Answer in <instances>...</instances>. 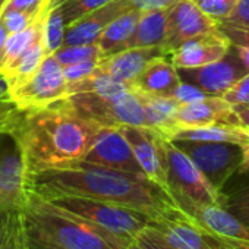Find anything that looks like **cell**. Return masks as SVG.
I'll return each instance as SVG.
<instances>
[{
	"label": "cell",
	"mask_w": 249,
	"mask_h": 249,
	"mask_svg": "<svg viewBox=\"0 0 249 249\" xmlns=\"http://www.w3.org/2000/svg\"><path fill=\"white\" fill-rule=\"evenodd\" d=\"M28 189L43 198L75 195L100 199L141 211L150 215L151 220L178 210L170 194L145 176L82 161L28 176Z\"/></svg>",
	"instance_id": "obj_1"
},
{
	"label": "cell",
	"mask_w": 249,
	"mask_h": 249,
	"mask_svg": "<svg viewBox=\"0 0 249 249\" xmlns=\"http://www.w3.org/2000/svg\"><path fill=\"white\" fill-rule=\"evenodd\" d=\"M100 128L78 114L66 97L46 107L22 110L12 137L22 151L27 176H31L82 161Z\"/></svg>",
	"instance_id": "obj_2"
},
{
	"label": "cell",
	"mask_w": 249,
	"mask_h": 249,
	"mask_svg": "<svg viewBox=\"0 0 249 249\" xmlns=\"http://www.w3.org/2000/svg\"><path fill=\"white\" fill-rule=\"evenodd\" d=\"M22 213L27 234L46 240L57 248L128 249V245L117 236L53 205L50 201L30 189Z\"/></svg>",
	"instance_id": "obj_3"
},
{
	"label": "cell",
	"mask_w": 249,
	"mask_h": 249,
	"mask_svg": "<svg viewBox=\"0 0 249 249\" xmlns=\"http://www.w3.org/2000/svg\"><path fill=\"white\" fill-rule=\"evenodd\" d=\"M46 199L53 205L117 236L128 246L132 245L140 233L151 223V217L141 211L100 199L75 195H56Z\"/></svg>",
	"instance_id": "obj_4"
},
{
	"label": "cell",
	"mask_w": 249,
	"mask_h": 249,
	"mask_svg": "<svg viewBox=\"0 0 249 249\" xmlns=\"http://www.w3.org/2000/svg\"><path fill=\"white\" fill-rule=\"evenodd\" d=\"M161 148L166 164L167 192L178 208L189 215L196 207L218 205L220 192L210 185L194 161L164 137L161 138Z\"/></svg>",
	"instance_id": "obj_5"
},
{
	"label": "cell",
	"mask_w": 249,
	"mask_h": 249,
	"mask_svg": "<svg viewBox=\"0 0 249 249\" xmlns=\"http://www.w3.org/2000/svg\"><path fill=\"white\" fill-rule=\"evenodd\" d=\"M68 100L78 114L101 126H147L145 110L131 87L113 97L73 94Z\"/></svg>",
	"instance_id": "obj_6"
},
{
	"label": "cell",
	"mask_w": 249,
	"mask_h": 249,
	"mask_svg": "<svg viewBox=\"0 0 249 249\" xmlns=\"http://www.w3.org/2000/svg\"><path fill=\"white\" fill-rule=\"evenodd\" d=\"M182 150L205 176L210 185L221 192L230 178L237 173L243 159V148L230 142L208 141H172Z\"/></svg>",
	"instance_id": "obj_7"
},
{
	"label": "cell",
	"mask_w": 249,
	"mask_h": 249,
	"mask_svg": "<svg viewBox=\"0 0 249 249\" xmlns=\"http://www.w3.org/2000/svg\"><path fill=\"white\" fill-rule=\"evenodd\" d=\"M12 101L21 110L46 107L68 97V82L63 66L52 54H47L38 71L22 85L9 91Z\"/></svg>",
	"instance_id": "obj_8"
},
{
	"label": "cell",
	"mask_w": 249,
	"mask_h": 249,
	"mask_svg": "<svg viewBox=\"0 0 249 249\" xmlns=\"http://www.w3.org/2000/svg\"><path fill=\"white\" fill-rule=\"evenodd\" d=\"M176 71L182 82L194 85L208 95H223L236 81L249 73L233 44L221 59L213 63L196 68H176Z\"/></svg>",
	"instance_id": "obj_9"
},
{
	"label": "cell",
	"mask_w": 249,
	"mask_h": 249,
	"mask_svg": "<svg viewBox=\"0 0 249 249\" xmlns=\"http://www.w3.org/2000/svg\"><path fill=\"white\" fill-rule=\"evenodd\" d=\"M148 226L178 249H231L179 208L151 220Z\"/></svg>",
	"instance_id": "obj_10"
},
{
	"label": "cell",
	"mask_w": 249,
	"mask_h": 249,
	"mask_svg": "<svg viewBox=\"0 0 249 249\" xmlns=\"http://www.w3.org/2000/svg\"><path fill=\"white\" fill-rule=\"evenodd\" d=\"M28 196V176L18 141L0 135V205L22 210Z\"/></svg>",
	"instance_id": "obj_11"
},
{
	"label": "cell",
	"mask_w": 249,
	"mask_h": 249,
	"mask_svg": "<svg viewBox=\"0 0 249 249\" xmlns=\"http://www.w3.org/2000/svg\"><path fill=\"white\" fill-rule=\"evenodd\" d=\"M82 163L137 176H145L119 126H101Z\"/></svg>",
	"instance_id": "obj_12"
},
{
	"label": "cell",
	"mask_w": 249,
	"mask_h": 249,
	"mask_svg": "<svg viewBox=\"0 0 249 249\" xmlns=\"http://www.w3.org/2000/svg\"><path fill=\"white\" fill-rule=\"evenodd\" d=\"M217 31V19L204 14L192 0H178L167 11V38L164 49L170 54V52L186 40Z\"/></svg>",
	"instance_id": "obj_13"
},
{
	"label": "cell",
	"mask_w": 249,
	"mask_h": 249,
	"mask_svg": "<svg viewBox=\"0 0 249 249\" xmlns=\"http://www.w3.org/2000/svg\"><path fill=\"white\" fill-rule=\"evenodd\" d=\"M119 129L123 134L124 140L131 145L134 156L138 164L141 166L145 178L167 191L166 164L161 148L163 135L147 126L122 124V126H119Z\"/></svg>",
	"instance_id": "obj_14"
},
{
	"label": "cell",
	"mask_w": 249,
	"mask_h": 249,
	"mask_svg": "<svg viewBox=\"0 0 249 249\" xmlns=\"http://www.w3.org/2000/svg\"><path fill=\"white\" fill-rule=\"evenodd\" d=\"M208 124L242 126L233 107L221 95H207L201 100L180 104L175 114V129L196 128Z\"/></svg>",
	"instance_id": "obj_15"
},
{
	"label": "cell",
	"mask_w": 249,
	"mask_h": 249,
	"mask_svg": "<svg viewBox=\"0 0 249 249\" xmlns=\"http://www.w3.org/2000/svg\"><path fill=\"white\" fill-rule=\"evenodd\" d=\"M199 226L215 234L231 249H249V226L220 205L196 207L189 214Z\"/></svg>",
	"instance_id": "obj_16"
},
{
	"label": "cell",
	"mask_w": 249,
	"mask_h": 249,
	"mask_svg": "<svg viewBox=\"0 0 249 249\" xmlns=\"http://www.w3.org/2000/svg\"><path fill=\"white\" fill-rule=\"evenodd\" d=\"M230 41L220 33L204 34L186 40L169 54L175 68H196L221 59L230 49Z\"/></svg>",
	"instance_id": "obj_17"
},
{
	"label": "cell",
	"mask_w": 249,
	"mask_h": 249,
	"mask_svg": "<svg viewBox=\"0 0 249 249\" xmlns=\"http://www.w3.org/2000/svg\"><path fill=\"white\" fill-rule=\"evenodd\" d=\"M131 6L126 0H111L107 5L87 14L65 31L62 46L75 44H92L97 43L103 30L119 15L129 11Z\"/></svg>",
	"instance_id": "obj_18"
},
{
	"label": "cell",
	"mask_w": 249,
	"mask_h": 249,
	"mask_svg": "<svg viewBox=\"0 0 249 249\" xmlns=\"http://www.w3.org/2000/svg\"><path fill=\"white\" fill-rule=\"evenodd\" d=\"M159 56L169 57V53L164 47L124 49L111 56L103 57L97 69L123 84L131 85L135 81V78L141 73V71L145 68V65Z\"/></svg>",
	"instance_id": "obj_19"
},
{
	"label": "cell",
	"mask_w": 249,
	"mask_h": 249,
	"mask_svg": "<svg viewBox=\"0 0 249 249\" xmlns=\"http://www.w3.org/2000/svg\"><path fill=\"white\" fill-rule=\"evenodd\" d=\"M180 84L176 68L166 56L150 60L135 81L129 85L132 89L151 95H170Z\"/></svg>",
	"instance_id": "obj_20"
},
{
	"label": "cell",
	"mask_w": 249,
	"mask_h": 249,
	"mask_svg": "<svg viewBox=\"0 0 249 249\" xmlns=\"http://www.w3.org/2000/svg\"><path fill=\"white\" fill-rule=\"evenodd\" d=\"M170 141H208V142H230L242 147L249 145V137L243 126L234 124H208L196 128H178L170 137Z\"/></svg>",
	"instance_id": "obj_21"
},
{
	"label": "cell",
	"mask_w": 249,
	"mask_h": 249,
	"mask_svg": "<svg viewBox=\"0 0 249 249\" xmlns=\"http://www.w3.org/2000/svg\"><path fill=\"white\" fill-rule=\"evenodd\" d=\"M135 92L145 110L147 128L157 131L169 140L170 134L175 131V114L180 104L170 95H151L140 91Z\"/></svg>",
	"instance_id": "obj_22"
},
{
	"label": "cell",
	"mask_w": 249,
	"mask_h": 249,
	"mask_svg": "<svg viewBox=\"0 0 249 249\" xmlns=\"http://www.w3.org/2000/svg\"><path fill=\"white\" fill-rule=\"evenodd\" d=\"M167 11L169 9L141 12L126 49L164 47L167 38Z\"/></svg>",
	"instance_id": "obj_23"
},
{
	"label": "cell",
	"mask_w": 249,
	"mask_h": 249,
	"mask_svg": "<svg viewBox=\"0 0 249 249\" xmlns=\"http://www.w3.org/2000/svg\"><path fill=\"white\" fill-rule=\"evenodd\" d=\"M141 12L135 9H129L123 12L117 18H114L100 34L98 47L101 50L103 57L111 56L117 52L126 49L140 18Z\"/></svg>",
	"instance_id": "obj_24"
},
{
	"label": "cell",
	"mask_w": 249,
	"mask_h": 249,
	"mask_svg": "<svg viewBox=\"0 0 249 249\" xmlns=\"http://www.w3.org/2000/svg\"><path fill=\"white\" fill-rule=\"evenodd\" d=\"M46 56H47V52L44 47L43 30H41L37 40L25 50V53L6 72L2 73L8 82L9 91L27 82L38 71Z\"/></svg>",
	"instance_id": "obj_25"
},
{
	"label": "cell",
	"mask_w": 249,
	"mask_h": 249,
	"mask_svg": "<svg viewBox=\"0 0 249 249\" xmlns=\"http://www.w3.org/2000/svg\"><path fill=\"white\" fill-rule=\"evenodd\" d=\"M44 18H46V14L40 17L37 21H34L25 30L8 36L3 50H2V56H0V73L6 72L25 53V50L37 40V37L40 36L43 30Z\"/></svg>",
	"instance_id": "obj_26"
},
{
	"label": "cell",
	"mask_w": 249,
	"mask_h": 249,
	"mask_svg": "<svg viewBox=\"0 0 249 249\" xmlns=\"http://www.w3.org/2000/svg\"><path fill=\"white\" fill-rule=\"evenodd\" d=\"M0 249H27L22 210L0 205Z\"/></svg>",
	"instance_id": "obj_27"
},
{
	"label": "cell",
	"mask_w": 249,
	"mask_h": 249,
	"mask_svg": "<svg viewBox=\"0 0 249 249\" xmlns=\"http://www.w3.org/2000/svg\"><path fill=\"white\" fill-rule=\"evenodd\" d=\"M128 88V84H123L97 69L92 75L82 78L73 84H68V97L73 94H94L100 97H113Z\"/></svg>",
	"instance_id": "obj_28"
},
{
	"label": "cell",
	"mask_w": 249,
	"mask_h": 249,
	"mask_svg": "<svg viewBox=\"0 0 249 249\" xmlns=\"http://www.w3.org/2000/svg\"><path fill=\"white\" fill-rule=\"evenodd\" d=\"M218 205L249 226V182L236 185L229 191H221Z\"/></svg>",
	"instance_id": "obj_29"
},
{
	"label": "cell",
	"mask_w": 249,
	"mask_h": 249,
	"mask_svg": "<svg viewBox=\"0 0 249 249\" xmlns=\"http://www.w3.org/2000/svg\"><path fill=\"white\" fill-rule=\"evenodd\" d=\"M22 110L17 107L9 94V87L5 76L0 73V135L8 134L14 135L19 120Z\"/></svg>",
	"instance_id": "obj_30"
},
{
	"label": "cell",
	"mask_w": 249,
	"mask_h": 249,
	"mask_svg": "<svg viewBox=\"0 0 249 249\" xmlns=\"http://www.w3.org/2000/svg\"><path fill=\"white\" fill-rule=\"evenodd\" d=\"M66 25L63 22L62 14L59 8L50 9L46 14L44 24H43V40L47 54L54 53L57 49L62 47L65 38Z\"/></svg>",
	"instance_id": "obj_31"
},
{
	"label": "cell",
	"mask_w": 249,
	"mask_h": 249,
	"mask_svg": "<svg viewBox=\"0 0 249 249\" xmlns=\"http://www.w3.org/2000/svg\"><path fill=\"white\" fill-rule=\"evenodd\" d=\"M53 56L56 60L62 65H71L82 60H91V59H103L101 50L98 47V43L92 44H75V46H62L57 49Z\"/></svg>",
	"instance_id": "obj_32"
},
{
	"label": "cell",
	"mask_w": 249,
	"mask_h": 249,
	"mask_svg": "<svg viewBox=\"0 0 249 249\" xmlns=\"http://www.w3.org/2000/svg\"><path fill=\"white\" fill-rule=\"evenodd\" d=\"M108 2H111V0H71V2L59 6V9H60L63 22L68 28L78 19L85 17L87 14L107 5Z\"/></svg>",
	"instance_id": "obj_33"
},
{
	"label": "cell",
	"mask_w": 249,
	"mask_h": 249,
	"mask_svg": "<svg viewBox=\"0 0 249 249\" xmlns=\"http://www.w3.org/2000/svg\"><path fill=\"white\" fill-rule=\"evenodd\" d=\"M43 15L44 14L33 15V14H27L22 11H0V22H2L8 34H14V33L25 30Z\"/></svg>",
	"instance_id": "obj_34"
},
{
	"label": "cell",
	"mask_w": 249,
	"mask_h": 249,
	"mask_svg": "<svg viewBox=\"0 0 249 249\" xmlns=\"http://www.w3.org/2000/svg\"><path fill=\"white\" fill-rule=\"evenodd\" d=\"M192 2L204 14L220 21V19H224L233 11L237 0H192Z\"/></svg>",
	"instance_id": "obj_35"
},
{
	"label": "cell",
	"mask_w": 249,
	"mask_h": 249,
	"mask_svg": "<svg viewBox=\"0 0 249 249\" xmlns=\"http://www.w3.org/2000/svg\"><path fill=\"white\" fill-rule=\"evenodd\" d=\"M101 59H91V60H82V62H76V63H71L63 66V75L68 84H73L82 78H87L89 75H92L100 63Z\"/></svg>",
	"instance_id": "obj_36"
},
{
	"label": "cell",
	"mask_w": 249,
	"mask_h": 249,
	"mask_svg": "<svg viewBox=\"0 0 249 249\" xmlns=\"http://www.w3.org/2000/svg\"><path fill=\"white\" fill-rule=\"evenodd\" d=\"M218 31L233 46H249V25H239L226 21H217Z\"/></svg>",
	"instance_id": "obj_37"
},
{
	"label": "cell",
	"mask_w": 249,
	"mask_h": 249,
	"mask_svg": "<svg viewBox=\"0 0 249 249\" xmlns=\"http://www.w3.org/2000/svg\"><path fill=\"white\" fill-rule=\"evenodd\" d=\"M221 97L230 106L249 104V73H246L239 81H236Z\"/></svg>",
	"instance_id": "obj_38"
},
{
	"label": "cell",
	"mask_w": 249,
	"mask_h": 249,
	"mask_svg": "<svg viewBox=\"0 0 249 249\" xmlns=\"http://www.w3.org/2000/svg\"><path fill=\"white\" fill-rule=\"evenodd\" d=\"M0 11H22L33 15L47 12V0H6Z\"/></svg>",
	"instance_id": "obj_39"
},
{
	"label": "cell",
	"mask_w": 249,
	"mask_h": 249,
	"mask_svg": "<svg viewBox=\"0 0 249 249\" xmlns=\"http://www.w3.org/2000/svg\"><path fill=\"white\" fill-rule=\"evenodd\" d=\"M135 243H138L142 249H178L169 245L151 226H147L140 236L137 237Z\"/></svg>",
	"instance_id": "obj_40"
},
{
	"label": "cell",
	"mask_w": 249,
	"mask_h": 249,
	"mask_svg": "<svg viewBox=\"0 0 249 249\" xmlns=\"http://www.w3.org/2000/svg\"><path fill=\"white\" fill-rule=\"evenodd\" d=\"M208 94H205L204 91H201L199 88L194 87V85H189V84H185L180 81V84L176 87V89L173 91L172 97L179 103V104H186V103H192V101H196V100H201L204 97H207Z\"/></svg>",
	"instance_id": "obj_41"
},
{
	"label": "cell",
	"mask_w": 249,
	"mask_h": 249,
	"mask_svg": "<svg viewBox=\"0 0 249 249\" xmlns=\"http://www.w3.org/2000/svg\"><path fill=\"white\" fill-rule=\"evenodd\" d=\"M131 9L147 12V11H159V9H169L178 0H126Z\"/></svg>",
	"instance_id": "obj_42"
},
{
	"label": "cell",
	"mask_w": 249,
	"mask_h": 249,
	"mask_svg": "<svg viewBox=\"0 0 249 249\" xmlns=\"http://www.w3.org/2000/svg\"><path fill=\"white\" fill-rule=\"evenodd\" d=\"M220 21L239 24V25H249V0H237L233 11Z\"/></svg>",
	"instance_id": "obj_43"
},
{
	"label": "cell",
	"mask_w": 249,
	"mask_h": 249,
	"mask_svg": "<svg viewBox=\"0 0 249 249\" xmlns=\"http://www.w3.org/2000/svg\"><path fill=\"white\" fill-rule=\"evenodd\" d=\"M231 107L242 126L249 128V104H239V106H231Z\"/></svg>",
	"instance_id": "obj_44"
},
{
	"label": "cell",
	"mask_w": 249,
	"mask_h": 249,
	"mask_svg": "<svg viewBox=\"0 0 249 249\" xmlns=\"http://www.w3.org/2000/svg\"><path fill=\"white\" fill-rule=\"evenodd\" d=\"M27 249H62V248H57V246L46 242V240L31 237L27 234Z\"/></svg>",
	"instance_id": "obj_45"
},
{
	"label": "cell",
	"mask_w": 249,
	"mask_h": 249,
	"mask_svg": "<svg viewBox=\"0 0 249 249\" xmlns=\"http://www.w3.org/2000/svg\"><path fill=\"white\" fill-rule=\"evenodd\" d=\"M233 47H234L237 56L240 57V60L249 69V46H233Z\"/></svg>",
	"instance_id": "obj_46"
},
{
	"label": "cell",
	"mask_w": 249,
	"mask_h": 249,
	"mask_svg": "<svg viewBox=\"0 0 249 249\" xmlns=\"http://www.w3.org/2000/svg\"><path fill=\"white\" fill-rule=\"evenodd\" d=\"M237 173H249V145L243 148V159H242Z\"/></svg>",
	"instance_id": "obj_47"
},
{
	"label": "cell",
	"mask_w": 249,
	"mask_h": 249,
	"mask_svg": "<svg viewBox=\"0 0 249 249\" xmlns=\"http://www.w3.org/2000/svg\"><path fill=\"white\" fill-rule=\"evenodd\" d=\"M8 33L5 30V27L2 25V22H0V56H2V50H3V46H5V41L8 38Z\"/></svg>",
	"instance_id": "obj_48"
},
{
	"label": "cell",
	"mask_w": 249,
	"mask_h": 249,
	"mask_svg": "<svg viewBox=\"0 0 249 249\" xmlns=\"http://www.w3.org/2000/svg\"><path fill=\"white\" fill-rule=\"evenodd\" d=\"M68 2H71V0H47V11L59 8V6H62V5H65Z\"/></svg>",
	"instance_id": "obj_49"
},
{
	"label": "cell",
	"mask_w": 249,
	"mask_h": 249,
	"mask_svg": "<svg viewBox=\"0 0 249 249\" xmlns=\"http://www.w3.org/2000/svg\"><path fill=\"white\" fill-rule=\"evenodd\" d=\"M128 249H142V248H141L138 243H135V242H134L132 245H129V246H128Z\"/></svg>",
	"instance_id": "obj_50"
},
{
	"label": "cell",
	"mask_w": 249,
	"mask_h": 249,
	"mask_svg": "<svg viewBox=\"0 0 249 249\" xmlns=\"http://www.w3.org/2000/svg\"><path fill=\"white\" fill-rule=\"evenodd\" d=\"M245 132L248 134V137H249V128H245Z\"/></svg>",
	"instance_id": "obj_51"
}]
</instances>
